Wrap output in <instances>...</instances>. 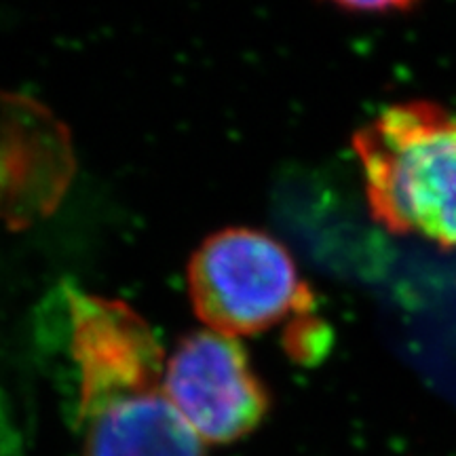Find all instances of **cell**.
Wrapping results in <instances>:
<instances>
[{
	"label": "cell",
	"mask_w": 456,
	"mask_h": 456,
	"mask_svg": "<svg viewBox=\"0 0 456 456\" xmlns=\"http://www.w3.org/2000/svg\"><path fill=\"white\" fill-rule=\"evenodd\" d=\"M81 456H205L169 402L165 351L131 306L68 289Z\"/></svg>",
	"instance_id": "obj_1"
},
{
	"label": "cell",
	"mask_w": 456,
	"mask_h": 456,
	"mask_svg": "<svg viewBox=\"0 0 456 456\" xmlns=\"http://www.w3.org/2000/svg\"><path fill=\"white\" fill-rule=\"evenodd\" d=\"M353 146L376 222L456 248V112L395 104L359 129Z\"/></svg>",
	"instance_id": "obj_2"
},
{
	"label": "cell",
	"mask_w": 456,
	"mask_h": 456,
	"mask_svg": "<svg viewBox=\"0 0 456 456\" xmlns=\"http://www.w3.org/2000/svg\"><path fill=\"white\" fill-rule=\"evenodd\" d=\"M186 283L205 330L231 338L265 332L313 305L292 254L256 228L209 235L188 262Z\"/></svg>",
	"instance_id": "obj_3"
},
{
	"label": "cell",
	"mask_w": 456,
	"mask_h": 456,
	"mask_svg": "<svg viewBox=\"0 0 456 456\" xmlns=\"http://www.w3.org/2000/svg\"><path fill=\"white\" fill-rule=\"evenodd\" d=\"M165 391L205 446L241 440L269 412V393L241 342L212 330L180 340L165 363Z\"/></svg>",
	"instance_id": "obj_4"
},
{
	"label": "cell",
	"mask_w": 456,
	"mask_h": 456,
	"mask_svg": "<svg viewBox=\"0 0 456 456\" xmlns=\"http://www.w3.org/2000/svg\"><path fill=\"white\" fill-rule=\"evenodd\" d=\"M72 171L64 125L38 102L0 91V224L24 228L49 216Z\"/></svg>",
	"instance_id": "obj_5"
},
{
	"label": "cell",
	"mask_w": 456,
	"mask_h": 456,
	"mask_svg": "<svg viewBox=\"0 0 456 456\" xmlns=\"http://www.w3.org/2000/svg\"><path fill=\"white\" fill-rule=\"evenodd\" d=\"M349 11H368V13H374V11H408L412 4L410 3H349L342 4Z\"/></svg>",
	"instance_id": "obj_6"
}]
</instances>
